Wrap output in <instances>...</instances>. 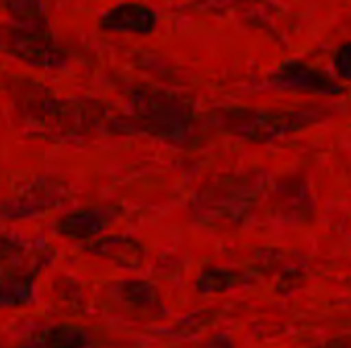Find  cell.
I'll return each mask as SVG.
<instances>
[{
    "label": "cell",
    "mask_w": 351,
    "mask_h": 348,
    "mask_svg": "<svg viewBox=\"0 0 351 348\" xmlns=\"http://www.w3.org/2000/svg\"><path fill=\"white\" fill-rule=\"evenodd\" d=\"M269 191L265 172L222 176L202 189L195 199V213L212 226H239L247 219Z\"/></svg>",
    "instance_id": "obj_1"
},
{
    "label": "cell",
    "mask_w": 351,
    "mask_h": 348,
    "mask_svg": "<svg viewBox=\"0 0 351 348\" xmlns=\"http://www.w3.org/2000/svg\"><path fill=\"white\" fill-rule=\"evenodd\" d=\"M113 213L107 209H82L76 213L66 215L58 230L62 236L74 238V240H88L105 232L113 224Z\"/></svg>",
    "instance_id": "obj_7"
},
{
    "label": "cell",
    "mask_w": 351,
    "mask_h": 348,
    "mask_svg": "<svg viewBox=\"0 0 351 348\" xmlns=\"http://www.w3.org/2000/svg\"><path fill=\"white\" fill-rule=\"evenodd\" d=\"M25 263V250L14 242H0V279L21 273Z\"/></svg>",
    "instance_id": "obj_14"
},
{
    "label": "cell",
    "mask_w": 351,
    "mask_h": 348,
    "mask_svg": "<svg viewBox=\"0 0 351 348\" xmlns=\"http://www.w3.org/2000/svg\"><path fill=\"white\" fill-rule=\"evenodd\" d=\"M276 84L282 88L304 90V92H321V94H337L341 88L321 70H315L306 64H286L274 76Z\"/></svg>",
    "instance_id": "obj_4"
},
{
    "label": "cell",
    "mask_w": 351,
    "mask_h": 348,
    "mask_svg": "<svg viewBox=\"0 0 351 348\" xmlns=\"http://www.w3.org/2000/svg\"><path fill=\"white\" fill-rule=\"evenodd\" d=\"M93 252L101 258L115 263L121 269H138L144 260V248L134 238H105L93 246Z\"/></svg>",
    "instance_id": "obj_9"
},
{
    "label": "cell",
    "mask_w": 351,
    "mask_h": 348,
    "mask_svg": "<svg viewBox=\"0 0 351 348\" xmlns=\"http://www.w3.org/2000/svg\"><path fill=\"white\" fill-rule=\"evenodd\" d=\"M144 115L154 123V127L167 133L175 142H185L189 133L185 111L171 101H148L144 103Z\"/></svg>",
    "instance_id": "obj_6"
},
{
    "label": "cell",
    "mask_w": 351,
    "mask_h": 348,
    "mask_svg": "<svg viewBox=\"0 0 351 348\" xmlns=\"http://www.w3.org/2000/svg\"><path fill=\"white\" fill-rule=\"evenodd\" d=\"M111 293L125 306L136 312H158L162 302L154 285L140 279H125L111 287Z\"/></svg>",
    "instance_id": "obj_8"
},
{
    "label": "cell",
    "mask_w": 351,
    "mask_h": 348,
    "mask_svg": "<svg viewBox=\"0 0 351 348\" xmlns=\"http://www.w3.org/2000/svg\"><path fill=\"white\" fill-rule=\"evenodd\" d=\"M41 348H95L84 330L72 326H53L41 336Z\"/></svg>",
    "instance_id": "obj_12"
},
{
    "label": "cell",
    "mask_w": 351,
    "mask_h": 348,
    "mask_svg": "<svg viewBox=\"0 0 351 348\" xmlns=\"http://www.w3.org/2000/svg\"><path fill=\"white\" fill-rule=\"evenodd\" d=\"M8 47L16 57L33 66H62L66 59L58 53L60 49L39 27L14 29L6 33Z\"/></svg>",
    "instance_id": "obj_3"
},
{
    "label": "cell",
    "mask_w": 351,
    "mask_h": 348,
    "mask_svg": "<svg viewBox=\"0 0 351 348\" xmlns=\"http://www.w3.org/2000/svg\"><path fill=\"white\" fill-rule=\"evenodd\" d=\"M10 14L19 21H25L29 27H43V6L41 0H6Z\"/></svg>",
    "instance_id": "obj_13"
},
{
    "label": "cell",
    "mask_w": 351,
    "mask_h": 348,
    "mask_svg": "<svg viewBox=\"0 0 351 348\" xmlns=\"http://www.w3.org/2000/svg\"><path fill=\"white\" fill-rule=\"evenodd\" d=\"M319 111H276V109H232L226 111L222 123L234 135L249 142H271L284 133H292L315 123Z\"/></svg>",
    "instance_id": "obj_2"
},
{
    "label": "cell",
    "mask_w": 351,
    "mask_h": 348,
    "mask_svg": "<svg viewBox=\"0 0 351 348\" xmlns=\"http://www.w3.org/2000/svg\"><path fill=\"white\" fill-rule=\"evenodd\" d=\"M333 68H335V74L343 80L351 82V41L348 43H341L333 55Z\"/></svg>",
    "instance_id": "obj_15"
},
{
    "label": "cell",
    "mask_w": 351,
    "mask_h": 348,
    "mask_svg": "<svg viewBox=\"0 0 351 348\" xmlns=\"http://www.w3.org/2000/svg\"><path fill=\"white\" fill-rule=\"evenodd\" d=\"M35 295V281L31 275L16 273L10 277L0 279V308H25L33 302Z\"/></svg>",
    "instance_id": "obj_11"
},
{
    "label": "cell",
    "mask_w": 351,
    "mask_h": 348,
    "mask_svg": "<svg viewBox=\"0 0 351 348\" xmlns=\"http://www.w3.org/2000/svg\"><path fill=\"white\" fill-rule=\"evenodd\" d=\"M247 285V277L241 271L226 269V267H206L195 279V289L202 295H216L241 289Z\"/></svg>",
    "instance_id": "obj_10"
},
{
    "label": "cell",
    "mask_w": 351,
    "mask_h": 348,
    "mask_svg": "<svg viewBox=\"0 0 351 348\" xmlns=\"http://www.w3.org/2000/svg\"><path fill=\"white\" fill-rule=\"evenodd\" d=\"M103 27L109 31L140 33L146 35L156 27V14L144 4H121L103 16Z\"/></svg>",
    "instance_id": "obj_5"
}]
</instances>
